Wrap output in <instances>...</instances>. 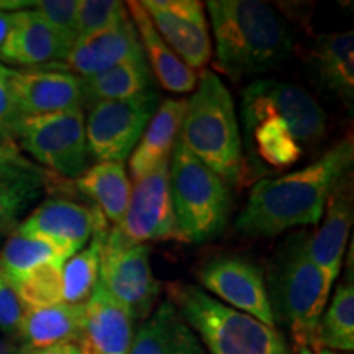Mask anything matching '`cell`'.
Here are the masks:
<instances>
[{"mask_svg": "<svg viewBox=\"0 0 354 354\" xmlns=\"http://www.w3.org/2000/svg\"><path fill=\"white\" fill-rule=\"evenodd\" d=\"M128 354H205V349L174 305L165 300L141 322Z\"/></svg>", "mask_w": 354, "mask_h": 354, "instance_id": "cell-22", "label": "cell"}, {"mask_svg": "<svg viewBox=\"0 0 354 354\" xmlns=\"http://www.w3.org/2000/svg\"><path fill=\"white\" fill-rule=\"evenodd\" d=\"M53 261L66 263L68 258L50 241L13 232L0 251V272L10 284H17L39 266Z\"/></svg>", "mask_w": 354, "mask_h": 354, "instance_id": "cell-30", "label": "cell"}, {"mask_svg": "<svg viewBox=\"0 0 354 354\" xmlns=\"http://www.w3.org/2000/svg\"><path fill=\"white\" fill-rule=\"evenodd\" d=\"M149 20L190 69H203L212 57L205 7L198 0H145Z\"/></svg>", "mask_w": 354, "mask_h": 354, "instance_id": "cell-13", "label": "cell"}, {"mask_svg": "<svg viewBox=\"0 0 354 354\" xmlns=\"http://www.w3.org/2000/svg\"><path fill=\"white\" fill-rule=\"evenodd\" d=\"M99 282L133 320L151 315L161 284L149 264V246L130 240L118 227L109 228L102 246Z\"/></svg>", "mask_w": 354, "mask_h": 354, "instance_id": "cell-7", "label": "cell"}, {"mask_svg": "<svg viewBox=\"0 0 354 354\" xmlns=\"http://www.w3.org/2000/svg\"><path fill=\"white\" fill-rule=\"evenodd\" d=\"M207 290L221 299L225 305L254 317L268 326H276L269 305L263 269L243 256H218L197 272Z\"/></svg>", "mask_w": 354, "mask_h": 354, "instance_id": "cell-12", "label": "cell"}, {"mask_svg": "<svg viewBox=\"0 0 354 354\" xmlns=\"http://www.w3.org/2000/svg\"><path fill=\"white\" fill-rule=\"evenodd\" d=\"M118 228L136 243L180 241L172 209L169 162L135 180L125 216Z\"/></svg>", "mask_w": 354, "mask_h": 354, "instance_id": "cell-11", "label": "cell"}, {"mask_svg": "<svg viewBox=\"0 0 354 354\" xmlns=\"http://www.w3.org/2000/svg\"><path fill=\"white\" fill-rule=\"evenodd\" d=\"M10 88L21 117H38L82 109L81 77L68 71L10 69Z\"/></svg>", "mask_w": 354, "mask_h": 354, "instance_id": "cell-15", "label": "cell"}, {"mask_svg": "<svg viewBox=\"0 0 354 354\" xmlns=\"http://www.w3.org/2000/svg\"><path fill=\"white\" fill-rule=\"evenodd\" d=\"M310 66L322 88L335 94L353 109L354 102V35H322L310 51Z\"/></svg>", "mask_w": 354, "mask_h": 354, "instance_id": "cell-24", "label": "cell"}, {"mask_svg": "<svg viewBox=\"0 0 354 354\" xmlns=\"http://www.w3.org/2000/svg\"><path fill=\"white\" fill-rule=\"evenodd\" d=\"M317 349L336 353H351L354 349V284L351 264L348 276L336 287L330 307L318 323L315 351Z\"/></svg>", "mask_w": 354, "mask_h": 354, "instance_id": "cell-29", "label": "cell"}, {"mask_svg": "<svg viewBox=\"0 0 354 354\" xmlns=\"http://www.w3.org/2000/svg\"><path fill=\"white\" fill-rule=\"evenodd\" d=\"M77 2L79 0H39L33 2V8L55 32L59 33L68 43L74 44L77 39Z\"/></svg>", "mask_w": 354, "mask_h": 354, "instance_id": "cell-34", "label": "cell"}, {"mask_svg": "<svg viewBox=\"0 0 354 354\" xmlns=\"http://www.w3.org/2000/svg\"><path fill=\"white\" fill-rule=\"evenodd\" d=\"M17 145L55 174L76 180L87 169L88 159L82 109L24 117Z\"/></svg>", "mask_w": 354, "mask_h": 354, "instance_id": "cell-8", "label": "cell"}, {"mask_svg": "<svg viewBox=\"0 0 354 354\" xmlns=\"http://www.w3.org/2000/svg\"><path fill=\"white\" fill-rule=\"evenodd\" d=\"M76 187L95 202L97 209L113 227L122 223L131 194L123 162H97L87 167L76 179Z\"/></svg>", "mask_w": 354, "mask_h": 354, "instance_id": "cell-27", "label": "cell"}, {"mask_svg": "<svg viewBox=\"0 0 354 354\" xmlns=\"http://www.w3.org/2000/svg\"><path fill=\"white\" fill-rule=\"evenodd\" d=\"M25 312L26 307L15 287L0 272V333L17 342Z\"/></svg>", "mask_w": 354, "mask_h": 354, "instance_id": "cell-36", "label": "cell"}, {"mask_svg": "<svg viewBox=\"0 0 354 354\" xmlns=\"http://www.w3.org/2000/svg\"><path fill=\"white\" fill-rule=\"evenodd\" d=\"M130 13V19L138 33L141 50L146 57L149 69H153L154 76L166 91L174 94H187L197 86V73L190 69L187 64L171 50L169 44L161 38L154 25L149 20L148 13L141 7L140 2L125 3Z\"/></svg>", "mask_w": 354, "mask_h": 354, "instance_id": "cell-21", "label": "cell"}, {"mask_svg": "<svg viewBox=\"0 0 354 354\" xmlns=\"http://www.w3.org/2000/svg\"><path fill=\"white\" fill-rule=\"evenodd\" d=\"M0 354H26V349L15 339L7 338L6 335L0 333Z\"/></svg>", "mask_w": 354, "mask_h": 354, "instance_id": "cell-39", "label": "cell"}, {"mask_svg": "<svg viewBox=\"0 0 354 354\" xmlns=\"http://www.w3.org/2000/svg\"><path fill=\"white\" fill-rule=\"evenodd\" d=\"M245 131L254 171L259 161L281 169L295 165L302 156V146L294 138L289 127L276 117H266L246 127Z\"/></svg>", "mask_w": 354, "mask_h": 354, "instance_id": "cell-28", "label": "cell"}, {"mask_svg": "<svg viewBox=\"0 0 354 354\" xmlns=\"http://www.w3.org/2000/svg\"><path fill=\"white\" fill-rule=\"evenodd\" d=\"M153 91L151 69L145 55L131 57L107 71L88 77H81L82 107L110 100H127Z\"/></svg>", "mask_w": 354, "mask_h": 354, "instance_id": "cell-25", "label": "cell"}, {"mask_svg": "<svg viewBox=\"0 0 354 354\" xmlns=\"http://www.w3.org/2000/svg\"><path fill=\"white\" fill-rule=\"evenodd\" d=\"M187 99H166L158 105L151 122L133 149L130 156V172L135 180L169 162L172 149L179 140Z\"/></svg>", "mask_w": 354, "mask_h": 354, "instance_id": "cell-20", "label": "cell"}, {"mask_svg": "<svg viewBox=\"0 0 354 354\" xmlns=\"http://www.w3.org/2000/svg\"><path fill=\"white\" fill-rule=\"evenodd\" d=\"M73 44L55 32L35 8L10 13V26L2 48L0 61L25 69L56 68L64 63Z\"/></svg>", "mask_w": 354, "mask_h": 354, "instance_id": "cell-16", "label": "cell"}, {"mask_svg": "<svg viewBox=\"0 0 354 354\" xmlns=\"http://www.w3.org/2000/svg\"><path fill=\"white\" fill-rule=\"evenodd\" d=\"M63 266L64 263L59 261L46 263L17 284H12L26 308L50 307L63 302Z\"/></svg>", "mask_w": 354, "mask_h": 354, "instance_id": "cell-32", "label": "cell"}, {"mask_svg": "<svg viewBox=\"0 0 354 354\" xmlns=\"http://www.w3.org/2000/svg\"><path fill=\"white\" fill-rule=\"evenodd\" d=\"M102 228H107V218L97 207L88 209L66 198H50L20 221L15 232L50 241L69 259Z\"/></svg>", "mask_w": 354, "mask_h": 354, "instance_id": "cell-14", "label": "cell"}, {"mask_svg": "<svg viewBox=\"0 0 354 354\" xmlns=\"http://www.w3.org/2000/svg\"><path fill=\"white\" fill-rule=\"evenodd\" d=\"M44 189L46 172L39 167L0 165V236L15 232Z\"/></svg>", "mask_w": 354, "mask_h": 354, "instance_id": "cell-26", "label": "cell"}, {"mask_svg": "<svg viewBox=\"0 0 354 354\" xmlns=\"http://www.w3.org/2000/svg\"><path fill=\"white\" fill-rule=\"evenodd\" d=\"M299 354H351V353H336V351H328V349H299Z\"/></svg>", "mask_w": 354, "mask_h": 354, "instance_id": "cell-41", "label": "cell"}, {"mask_svg": "<svg viewBox=\"0 0 354 354\" xmlns=\"http://www.w3.org/2000/svg\"><path fill=\"white\" fill-rule=\"evenodd\" d=\"M159 95L148 94L127 100H110L88 109L86 136L88 153L99 162H123L130 156L151 122Z\"/></svg>", "mask_w": 354, "mask_h": 354, "instance_id": "cell-10", "label": "cell"}, {"mask_svg": "<svg viewBox=\"0 0 354 354\" xmlns=\"http://www.w3.org/2000/svg\"><path fill=\"white\" fill-rule=\"evenodd\" d=\"M169 184L176 225L184 243H205L228 223L230 185L177 140L169 159Z\"/></svg>", "mask_w": 354, "mask_h": 354, "instance_id": "cell-6", "label": "cell"}, {"mask_svg": "<svg viewBox=\"0 0 354 354\" xmlns=\"http://www.w3.org/2000/svg\"><path fill=\"white\" fill-rule=\"evenodd\" d=\"M308 236L305 230L287 236L264 277L274 323L290 331L297 349H315L318 323L331 294L325 276L308 256Z\"/></svg>", "mask_w": 354, "mask_h": 354, "instance_id": "cell-3", "label": "cell"}, {"mask_svg": "<svg viewBox=\"0 0 354 354\" xmlns=\"http://www.w3.org/2000/svg\"><path fill=\"white\" fill-rule=\"evenodd\" d=\"M353 162L354 143L346 136L312 165L258 180L238 215L236 230L246 236L269 238L317 225L331 194L351 177Z\"/></svg>", "mask_w": 354, "mask_h": 354, "instance_id": "cell-1", "label": "cell"}, {"mask_svg": "<svg viewBox=\"0 0 354 354\" xmlns=\"http://www.w3.org/2000/svg\"><path fill=\"white\" fill-rule=\"evenodd\" d=\"M0 165H19V166H35L28 159L24 158L19 148L0 143Z\"/></svg>", "mask_w": 354, "mask_h": 354, "instance_id": "cell-37", "label": "cell"}, {"mask_svg": "<svg viewBox=\"0 0 354 354\" xmlns=\"http://www.w3.org/2000/svg\"><path fill=\"white\" fill-rule=\"evenodd\" d=\"M133 317L128 310L97 284L86 302V318L77 346L82 354H128L131 348Z\"/></svg>", "mask_w": 354, "mask_h": 354, "instance_id": "cell-18", "label": "cell"}, {"mask_svg": "<svg viewBox=\"0 0 354 354\" xmlns=\"http://www.w3.org/2000/svg\"><path fill=\"white\" fill-rule=\"evenodd\" d=\"M8 26H10V13L0 10V48H2V44L7 38Z\"/></svg>", "mask_w": 354, "mask_h": 354, "instance_id": "cell-40", "label": "cell"}, {"mask_svg": "<svg viewBox=\"0 0 354 354\" xmlns=\"http://www.w3.org/2000/svg\"><path fill=\"white\" fill-rule=\"evenodd\" d=\"M127 12V6L120 0H79L76 17L77 39L107 28Z\"/></svg>", "mask_w": 354, "mask_h": 354, "instance_id": "cell-33", "label": "cell"}, {"mask_svg": "<svg viewBox=\"0 0 354 354\" xmlns=\"http://www.w3.org/2000/svg\"><path fill=\"white\" fill-rule=\"evenodd\" d=\"M26 354H82L81 348L76 343H64V344H56V346L50 348H41V349H33Z\"/></svg>", "mask_w": 354, "mask_h": 354, "instance_id": "cell-38", "label": "cell"}, {"mask_svg": "<svg viewBox=\"0 0 354 354\" xmlns=\"http://www.w3.org/2000/svg\"><path fill=\"white\" fill-rule=\"evenodd\" d=\"M107 228L97 230L88 245L71 256L63 266V302L86 304L91 299L95 286L99 284V266L102 246H104Z\"/></svg>", "mask_w": 354, "mask_h": 354, "instance_id": "cell-31", "label": "cell"}, {"mask_svg": "<svg viewBox=\"0 0 354 354\" xmlns=\"http://www.w3.org/2000/svg\"><path fill=\"white\" fill-rule=\"evenodd\" d=\"M179 141L228 185L241 183L245 161L233 97L212 71H202L197 79Z\"/></svg>", "mask_w": 354, "mask_h": 354, "instance_id": "cell-4", "label": "cell"}, {"mask_svg": "<svg viewBox=\"0 0 354 354\" xmlns=\"http://www.w3.org/2000/svg\"><path fill=\"white\" fill-rule=\"evenodd\" d=\"M141 55L138 33L127 12L107 28L79 38L64 59V68L79 77H88Z\"/></svg>", "mask_w": 354, "mask_h": 354, "instance_id": "cell-17", "label": "cell"}, {"mask_svg": "<svg viewBox=\"0 0 354 354\" xmlns=\"http://www.w3.org/2000/svg\"><path fill=\"white\" fill-rule=\"evenodd\" d=\"M21 118L12 95L10 68L0 63V143L19 148L17 131Z\"/></svg>", "mask_w": 354, "mask_h": 354, "instance_id": "cell-35", "label": "cell"}, {"mask_svg": "<svg viewBox=\"0 0 354 354\" xmlns=\"http://www.w3.org/2000/svg\"><path fill=\"white\" fill-rule=\"evenodd\" d=\"M243 123L251 127L266 117H276L289 127L302 145H313L325 136L326 113L308 91L294 82L259 79L241 92Z\"/></svg>", "mask_w": 354, "mask_h": 354, "instance_id": "cell-9", "label": "cell"}, {"mask_svg": "<svg viewBox=\"0 0 354 354\" xmlns=\"http://www.w3.org/2000/svg\"><path fill=\"white\" fill-rule=\"evenodd\" d=\"M167 300L198 333L210 354H290L284 335L212 297L198 286L166 284Z\"/></svg>", "mask_w": 354, "mask_h": 354, "instance_id": "cell-5", "label": "cell"}, {"mask_svg": "<svg viewBox=\"0 0 354 354\" xmlns=\"http://www.w3.org/2000/svg\"><path fill=\"white\" fill-rule=\"evenodd\" d=\"M351 227L353 187L349 177L331 194L323 214L322 227L308 236L307 251L310 259L320 269L330 287H333L342 269Z\"/></svg>", "mask_w": 354, "mask_h": 354, "instance_id": "cell-19", "label": "cell"}, {"mask_svg": "<svg viewBox=\"0 0 354 354\" xmlns=\"http://www.w3.org/2000/svg\"><path fill=\"white\" fill-rule=\"evenodd\" d=\"M86 318V304H56L50 307L26 308L19 343L26 349L50 348L64 343H79Z\"/></svg>", "mask_w": 354, "mask_h": 354, "instance_id": "cell-23", "label": "cell"}, {"mask_svg": "<svg viewBox=\"0 0 354 354\" xmlns=\"http://www.w3.org/2000/svg\"><path fill=\"white\" fill-rule=\"evenodd\" d=\"M215 35V66L233 79L259 74L289 59L294 39L271 6L256 0L207 2Z\"/></svg>", "mask_w": 354, "mask_h": 354, "instance_id": "cell-2", "label": "cell"}]
</instances>
